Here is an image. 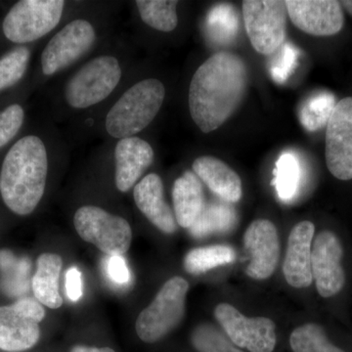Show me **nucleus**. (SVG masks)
<instances>
[{
    "label": "nucleus",
    "instance_id": "32",
    "mask_svg": "<svg viewBox=\"0 0 352 352\" xmlns=\"http://www.w3.org/2000/svg\"><path fill=\"white\" fill-rule=\"evenodd\" d=\"M25 111L19 104L8 106L0 112V148L8 144L22 129Z\"/></svg>",
    "mask_w": 352,
    "mask_h": 352
},
{
    "label": "nucleus",
    "instance_id": "18",
    "mask_svg": "<svg viewBox=\"0 0 352 352\" xmlns=\"http://www.w3.org/2000/svg\"><path fill=\"white\" fill-rule=\"evenodd\" d=\"M192 170L222 201L237 203L242 198L240 176L221 160L212 156L197 157L192 164Z\"/></svg>",
    "mask_w": 352,
    "mask_h": 352
},
{
    "label": "nucleus",
    "instance_id": "15",
    "mask_svg": "<svg viewBox=\"0 0 352 352\" xmlns=\"http://www.w3.org/2000/svg\"><path fill=\"white\" fill-rule=\"evenodd\" d=\"M155 151L145 139L133 136L119 139L113 148L115 184L122 193L134 188L152 166Z\"/></svg>",
    "mask_w": 352,
    "mask_h": 352
},
{
    "label": "nucleus",
    "instance_id": "12",
    "mask_svg": "<svg viewBox=\"0 0 352 352\" xmlns=\"http://www.w3.org/2000/svg\"><path fill=\"white\" fill-rule=\"evenodd\" d=\"M344 250L339 238L331 231H322L312 242L311 270L317 291L322 298L339 294L346 283L342 266Z\"/></svg>",
    "mask_w": 352,
    "mask_h": 352
},
{
    "label": "nucleus",
    "instance_id": "17",
    "mask_svg": "<svg viewBox=\"0 0 352 352\" xmlns=\"http://www.w3.org/2000/svg\"><path fill=\"white\" fill-rule=\"evenodd\" d=\"M133 198L136 207L146 219L166 234L177 230L175 212L164 199V183L157 173H149L134 186Z\"/></svg>",
    "mask_w": 352,
    "mask_h": 352
},
{
    "label": "nucleus",
    "instance_id": "2",
    "mask_svg": "<svg viewBox=\"0 0 352 352\" xmlns=\"http://www.w3.org/2000/svg\"><path fill=\"white\" fill-rule=\"evenodd\" d=\"M50 148L41 136L30 134L14 143L0 170V195L18 215L31 214L45 193Z\"/></svg>",
    "mask_w": 352,
    "mask_h": 352
},
{
    "label": "nucleus",
    "instance_id": "5",
    "mask_svg": "<svg viewBox=\"0 0 352 352\" xmlns=\"http://www.w3.org/2000/svg\"><path fill=\"white\" fill-rule=\"evenodd\" d=\"M94 21L76 17L55 32L41 55V73L54 76L73 66L91 52L98 41Z\"/></svg>",
    "mask_w": 352,
    "mask_h": 352
},
{
    "label": "nucleus",
    "instance_id": "30",
    "mask_svg": "<svg viewBox=\"0 0 352 352\" xmlns=\"http://www.w3.org/2000/svg\"><path fill=\"white\" fill-rule=\"evenodd\" d=\"M191 344L198 352H244L231 342L226 333L214 325L201 324L191 335Z\"/></svg>",
    "mask_w": 352,
    "mask_h": 352
},
{
    "label": "nucleus",
    "instance_id": "24",
    "mask_svg": "<svg viewBox=\"0 0 352 352\" xmlns=\"http://www.w3.org/2000/svg\"><path fill=\"white\" fill-rule=\"evenodd\" d=\"M236 252L230 245H214L197 248L185 256L184 268L192 275H200L219 266L232 263Z\"/></svg>",
    "mask_w": 352,
    "mask_h": 352
},
{
    "label": "nucleus",
    "instance_id": "35",
    "mask_svg": "<svg viewBox=\"0 0 352 352\" xmlns=\"http://www.w3.org/2000/svg\"><path fill=\"white\" fill-rule=\"evenodd\" d=\"M66 293L69 300L78 302L83 295L82 272L76 266L69 268L66 273Z\"/></svg>",
    "mask_w": 352,
    "mask_h": 352
},
{
    "label": "nucleus",
    "instance_id": "21",
    "mask_svg": "<svg viewBox=\"0 0 352 352\" xmlns=\"http://www.w3.org/2000/svg\"><path fill=\"white\" fill-rule=\"evenodd\" d=\"M63 261L56 254H41L36 263V271L32 277V287L34 296L41 305L57 309L63 305L60 295L59 278Z\"/></svg>",
    "mask_w": 352,
    "mask_h": 352
},
{
    "label": "nucleus",
    "instance_id": "37",
    "mask_svg": "<svg viewBox=\"0 0 352 352\" xmlns=\"http://www.w3.org/2000/svg\"><path fill=\"white\" fill-rule=\"evenodd\" d=\"M340 6L344 7V9L349 12V15L352 16V0H344V1H340Z\"/></svg>",
    "mask_w": 352,
    "mask_h": 352
},
{
    "label": "nucleus",
    "instance_id": "19",
    "mask_svg": "<svg viewBox=\"0 0 352 352\" xmlns=\"http://www.w3.org/2000/svg\"><path fill=\"white\" fill-rule=\"evenodd\" d=\"M41 338L38 323L20 314L13 305L0 307V349L21 352L31 349Z\"/></svg>",
    "mask_w": 352,
    "mask_h": 352
},
{
    "label": "nucleus",
    "instance_id": "13",
    "mask_svg": "<svg viewBox=\"0 0 352 352\" xmlns=\"http://www.w3.org/2000/svg\"><path fill=\"white\" fill-rule=\"evenodd\" d=\"M285 3L292 23L310 36H335L344 27V15L340 1L288 0Z\"/></svg>",
    "mask_w": 352,
    "mask_h": 352
},
{
    "label": "nucleus",
    "instance_id": "20",
    "mask_svg": "<svg viewBox=\"0 0 352 352\" xmlns=\"http://www.w3.org/2000/svg\"><path fill=\"white\" fill-rule=\"evenodd\" d=\"M173 201L178 226L191 228L206 207L203 184L193 170L184 171L173 183Z\"/></svg>",
    "mask_w": 352,
    "mask_h": 352
},
{
    "label": "nucleus",
    "instance_id": "27",
    "mask_svg": "<svg viewBox=\"0 0 352 352\" xmlns=\"http://www.w3.org/2000/svg\"><path fill=\"white\" fill-rule=\"evenodd\" d=\"M208 32L215 41L228 43L232 41L239 29V19L230 4L215 6L207 18Z\"/></svg>",
    "mask_w": 352,
    "mask_h": 352
},
{
    "label": "nucleus",
    "instance_id": "22",
    "mask_svg": "<svg viewBox=\"0 0 352 352\" xmlns=\"http://www.w3.org/2000/svg\"><path fill=\"white\" fill-rule=\"evenodd\" d=\"M237 223V214L232 206L226 201H212L206 204L199 219L189 232L193 237L203 238L212 234H221L232 230Z\"/></svg>",
    "mask_w": 352,
    "mask_h": 352
},
{
    "label": "nucleus",
    "instance_id": "11",
    "mask_svg": "<svg viewBox=\"0 0 352 352\" xmlns=\"http://www.w3.org/2000/svg\"><path fill=\"white\" fill-rule=\"evenodd\" d=\"M326 164L340 180L352 179V97L336 104L326 129Z\"/></svg>",
    "mask_w": 352,
    "mask_h": 352
},
{
    "label": "nucleus",
    "instance_id": "10",
    "mask_svg": "<svg viewBox=\"0 0 352 352\" xmlns=\"http://www.w3.org/2000/svg\"><path fill=\"white\" fill-rule=\"evenodd\" d=\"M214 316L227 337L239 349L250 352H273L276 346V327L266 317L249 318L228 303H220Z\"/></svg>",
    "mask_w": 352,
    "mask_h": 352
},
{
    "label": "nucleus",
    "instance_id": "36",
    "mask_svg": "<svg viewBox=\"0 0 352 352\" xmlns=\"http://www.w3.org/2000/svg\"><path fill=\"white\" fill-rule=\"evenodd\" d=\"M69 352H116L110 347H94L88 346H82V344H76L72 347Z\"/></svg>",
    "mask_w": 352,
    "mask_h": 352
},
{
    "label": "nucleus",
    "instance_id": "14",
    "mask_svg": "<svg viewBox=\"0 0 352 352\" xmlns=\"http://www.w3.org/2000/svg\"><path fill=\"white\" fill-rule=\"evenodd\" d=\"M250 263L245 273L256 280L270 278L276 270L280 258V243L276 227L267 219L252 221L244 236Z\"/></svg>",
    "mask_w": 352,
    "mask_h": 352
},
{
    "label": "nucleus",
    "instance_id": "25",
    "mask_svg": "<svg viewBox=\"0 0 352 352\" xmlns=\"http://www.w3.org/2000/svg\"><path fill=\"white\" fill-rule=\"evenodd\" d=\"M302 178L300 160L294 153L286 152L277 160L273 185L282 201H289L295 198Z\"/></svg>",
    "mask_w": 352,
    "mask_h": 352
},
{
    "label": "nucleus",
    "instance_id": "9",
    "mask_svg": "<svg viewBox=\"0 0 352 352\" xmlns=\"http://www.w3.org/2000/svg\"><path fill=\"white\" fill-rule=\"evenodd\" d=\"M242 9L245 32L252 47L261 54H274L287 36L289 15L285 1L245 0Z\"/></svg>",
    "mask_w": 352,
    "mask_h": 352
},
{
    "label": "nucleus",
    "instance_id": "31",
    "mask_svg": "<svg viewBox=\"0 0 352 352\" xmlns=\"http://www.w3.org/2000/svg\"><path fill=\"white\" fill-rule=\"evenodd\" d=\"M277 51L279 52L271 63L270 73L275 82L284 83L298 65V50L293 44L287 43Z\"/></svg>",
    "mask_w": 352,
    "mask_h": 352
},
{
    "label": "nucleus",
    "instance_id": "26",
    "mask_svg": "<svg viewBox=\"0 0 352 352\" xmlns=\"http://www.w3.org/2000/svg\"><path fill=\"white\" fill-rule=\"evenodd\" d=\"M289 346L294 352H344L333 346L323 328L314 323L295 329L289 337Z\"/></svg>",
    "mask_w": 352,
    "mask_h": 352
},
{
    "label": "nucleus",
    "instance_id": "7",
    "mask_svg": "<svg viewBox=\"0 0 352 352\" xmlns=\"http://www.w3.org/2000/svg\"><path fill=\"white\" fill-rule=\"evenodd\" d=\"M66 6L63 0H21L4 18V36L14 43L38 41L61 24Z\"/></svg>",
    "mask_w": 352,
    "mask_h": 352
},
{
    "label": "nucleus",
    "instance_id": "16",
    "mask_svg": "<svg viewBox=\"0 0 352 352\" xmlns=\"http://www.w3.org/2000/svg\"><path fill=\"white\" fill-rule=\"evenodd\" d=\"M314 224L302 221L289 233L283 264L285 279L296 289L307 288L314 281L311 270L312 242Z\"/></svg>",
    "mask_w": 352,
    "mask_h": 352
},
{
    "label": "nucleus",
    "instance_id": "28",
    "mask_svg": "<svg viewBox=\"0 0 352 352\" xmlns=\"http://www.w3.org/2000/svg\"><path fill=\"white\" fill-rule=\"evenodd\" d=\"M335 106V98L330 94H319L307 99L298 115L302 126L309 131H318L325 124L327 126Z\"/></svg>",
    "mask_w": 352,
    "mask_h": 352
},
{
    "label": "nucleus",
    "instance_id": "34",
    "mask_svg": "<svg viewBox=\"0 0 352 352\" xmlns=\"http://www.w3.org/2000/svg\"><path fill=\"white\" fill-rule=\"evenodd\" d=\"M12 305L20 314L24 315L27 318L36 321V323H41L45 316V310L38 300H34L32 298H21Z\"/></svg>",
    "mask_w": 352,
    "mask_h": 352
},
{
    "label": "nucleus",
    "instance_id": "8",
    "mask_svg": "<svg viewBox=\"0 0 352 352\" xmlns=\"http://www.w3.org/2000/svg\"><path fill=\"white\" fill-rule=\"evenodd\" d=\"M74 226L85 242L98 248L108 256H122L131 248V224L120 215L94 205L82 206L76 210Z\"/></svg>",
    "mask_w": 352,
    "mask_h": 352
},
{
    "label": "nucleus",
    "instance_id": "3",
    "mask_svg": "<svg viewBox=\"0 0 352 352\" xmlns=\"http://www.w3.org/2000/svg\"><path fill=\"white\" fill-rule=\"evenodd\" d=\"M126 65L117 53L95 55L67 78L62 90L65 105L85 112L108 100L124 78Z\"/></svg>",
    "mask_w": 352,
    "mask_h": 352
},
{
    "label": "nucleus",
    "instance_id": "23",
    "mask_svg": "<svg viewBox=\"0 0 352 352\" xmlns=\"http://www.w3.org/2000/svg\"><path fill=\"white\" fill-rule=\"evenodd\" d=\"M134 4L148 27L162 32H171L177 28L179 2L176 0H138Z\"/></svg>",
    "mask_w": 352,
    "mask_h": 352
},
{
    "label": "nucleus",
    "instance_id": "1",
    "mask_svg": "<svg viewBox=\"0 0 352 352\" xmlns=\"http://www.w3.org/2000/svg\"><path fill=\"white\" fill-rule=\"evenodd\" d=\"M248 85L244 60L228 51L215 53L196 69L188 90L192 120L204 133L221 126L239 107Z\"/></svg>",
    "mask_w": 352,
    "mask_h": 352
},
{
    "label": "nucleus",
    "instance_id": "4",
    "mask_svg": "<svg viewBox=\"0 0 352 352\" xmlns=\"http://www.w3.org/2000/svg\"><path fill=\"white\" fill-rule=\"evenodd\" d=\"M164 99L166 87L157 78H143L131 83L106 113V133L117 140L138 136L156 119Z\"/></svg>",
    "mask_w": 352,
    "mask_h": 352
},
{
    "label": "nucleus",
    "instance_id": "29",
    "mask_svg": "<svg viewBox=\"0 0 352 352\" xmlns=\"http://www.w3.org/2000/svg\"><path fill=\"white\" fill-rule=\"evenodd\" d=\"M31 50L19 46L0 58V92L22 80L29 67Z\"/></svg>",
    "mask_w": 352,
    "mask_h": 352
},
{
    "label": "nucleus",
    "instance_id": "33",
    "mask_svg": "<svg viewBox=\"0 0 352 352\" xmlns=\"http://www.w3.org/2000/svg\"><path fill=\"white\" fill-rule=\"evenodd\" d=\"M104 270L109 281L115 286L124 287L131 283V271L129 270L126 259L122 256H108L105 259Z\"/></svg>",
    "mask_w": 352,
    "mask_h": 352
},
{
    "label": "nucleus",
    "instance_id": "6",
    "mask_svg": "<svg viewBox=\"0 0 352 352\" xmlns=\"http://www.w3.org/2000/svg\"><path fill=\"white\" fill-rule=\"evenodd\" d=\"M188 289L184 278L175 276L166 281L151 305L138 315L135 330L139 339L154 344L177 327L184 317Z\"/></svg>",
    "mask_w": 352,
    "mask_h": 352
}]
</instances>
